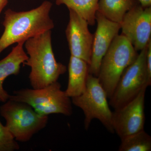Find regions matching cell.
I'll use <instances>...</instances> for the list:
<instances>
[{"label": "cell", "instance_id": "4fadbf2b", "mask_svg": "<svg viewBox=\"0 0 151 151\" xmlns=\"http://www.w3.org/2000/svg\"><path fill=\"white\" fill-rule=\"evenodd\" d=\"M89 65L83 60L70 55L68 66V84L65 91L68 97H77L85 90Z\"/></svg>", "mask_w": 151, "mask_h": 151}, {"label": "cell", "instance_id": "e0dca14e", "mask_svg": "<svg viewBox=\"0 0 151 151\" xmlns=\"http://www.w3.org/2000/svg\"><path fill=\"white\" fill-rule=\"evenodd\" d=\"M19 148L17 141L0 122V151H16Z\"/></svg>", "mask_w": 151, "mask_h": 151}, {"label": "cell", "instance_id": "ac0fdd59", "mask_svg": "<svg viewBox=\"0 0 151 151\" xmlns=\"http://www.w3.org/2000/svg\"><path fill=\"white\" fill-rule=\"evenodd\" d=\"M146 63L148 81L151 85V39L150 40L147 45Z\"/></svg>", "mask_w": 151, "mask_h": 151}, {"label": "cell", "instance_id": "ba28073f", "mask_svg": "<svg viewBox=\"0 0 151 151\" xmlns=\"http://www.w3.org/2000/svg\"><path fill=\"white\" fill-rule=\"evenodd\" d=\"M147 88H144L133 100L112 112L113 130L121 139L144 129Z\"/></svg>", "mask_w": 151, "mask_h": 151}, {"label": "cell", "instance_id": "7a4b0ae2", "mask_svg": "<svg viewBox=\"0 0 151 151\" xmlns=\"http://www.w3.org/2000/svg\"><path fill=\"white\" fill-rule=\"evenodd\" d=\"M28 58L24 64L31 68L29 79L33 89H39L57 81L66 72L65 65L58 62L52 45L51 30L29 39L24 42Z\"/></svg>", "mask_w": 151, "mask_h": 151}, {"label": "cell", "instance_id": "d6986e66", "mask_svg": "<svg viewBox=\"0 0 151 151\" xmlns=\"http://www.w3.org/2000/svg\"><path fill=\"white\" fill-rule=\"evenodd\" d=\"M143 7H149L151 6V0H137Z\"/></svg>", "mask_w": 151, "mask_h": 151}, {"label": "cell", "instance_id": "2e32d148", "mask_svg": "<svg viewBox=\"0 0 151 151\" xmlns=\"http://www.w3.org/2000/svg\"><path fill=\"white\" fill-rule=\"evenodd\" d=\"M121 140L119 151L151 150V137L144 129L126 136Z\"/></svg>", "mask_w": 151, "mask_h": 151}, {"label": "cell", "instance_id": "5bb4252c", "mask_svg": "<svg viewBox=\"0 0 151 151\" xmlns=\"http://www.w3.org/2000/svg\"><path fill=\"white\" fill-rule=\"evenodd\" d=\"M138 4L137 0H99L97 12L111 21L121 24L127 12Z\"/></svg>", "mask_w": 151, "mask_h": 151}, {"label": "cell", "instance_id": "9c48e42d", "mask_svg": "<svg viewBox=\"0 0 151 151\" xmlns=\"http://www.w3.org/2000/svg\"><path fill=\"white\" fill-rule=\"evenodd\" d=\"M122 35L128 40L136 51L146 47L151 34V7L137 5L128 11L121 23Z\"/></svg>", "mask_w": 151, "mask_h": 151}, {"label": "cell", "instance_id": "9a60e30c", "mask_svg": "<svg viewBox=\"0 0 151 151\" xmlns=\"http://www.w3.org/2000/svg\"><path fill=\"white\" fill-rule=\"evenodd\" d=\"M99 0H56L57 5H65L85 19L90 25H94Z\"/></svg>", "mask_w": 151, "mask_h": 151}, {"label": "cell", "instance_id": "ffe728a7", "mask_svg": "<svg viewBox=\"0 0 151 151\" xmlns=\"http://www.w3.org/2000/svg\"><path fill=\"white\" fill-rule=\"evenodd\" d=\"M8 2V0H0V14Z\"/></svg>", "mask_w": 151, "mask_h": 151}, {"label": "cell", "instance_id": "6da1fadb", "mask_svg": "<svg viewBox=\"0 0 151 151\" xmlns=\"http://www.w3.org/2000/svg\"><path fill=\"white\" fill-rule=\"evenodd\" d=\"M52 4L45 1L31 10L17 12L11 9L5 12L4 30L0 37V54L9 46L51 30L54 27L50 16Z\"/></svg>", "mask_w": 151, "mask_h": 151}, {"label": "cell", "instance_id": "8992f818", "mask_svg": "<svg viewBox=\"0 0 151 151\" xmlns=\"http://www.w3.org/2000/svg\"><path fill=\"white\" fill-rule=\"evenodd\" d=\"M71 98L73 105L81 108L84 112L85 129L88 130L93 119H97L108 132L115 133L108 96L97 77L89 73L84 92L79 96Z\"/></svg>", "mask_w": 151, "mask_h": 151}, {"label": "cell", "instance_id": "8fae6325", "mask_svg": "<svg viewBox=\"0 0 151 151\" xmlns=\"http://www.w3.org/2000/svg\"><path fill=\"white\" fill-rule=\"evenodd\" d=\"M96 21L97 27L93 35L89 73L97 77L101 61L112 41L119 35L121 24L111 21L98 12L96 14Z\"/></svg>", "mask_w": 151, "mask_h": 151}, {"label": "cell", "instance_id": "30bf717a", "mask_svg": "<svg viewBox=\"0 0 151 151\" xmlns=\"http://www.w3.org/2000/svg\"><path fill=\"white\" fill-rule=\"evenodd\" d=\"M68 10L69 20L65 32L70 55L83 60L89 65L93 35L89 31L87 22L74 11Z\"/></svg>", "mask_w": 151, "mask_h": 151}, {"label": "cell", "instance_id": "277c9868", "mask_svg": "<svg viewBox=\"0 0 151 151\" xmlns=\"http://www.w3.org/2000/svg\"><path fill=\"white\" fill-rule=\"evenodd\" d=\"M0 113L11 134L22 142L30 140L48 123V116L40 115L27 103L10 99L1 106Z\"/></svg>", "mask_w": 151, "mask_h": 151}, {"label": "cell", "instance_id": "3957f363", "mask_svg": "<svg viewBox=\"0 0 151 151\" xmlns=\"http://www.w3.org/2000/svg\"><path fill=\"white\" fill-rule=\"evenodd\" d=\"M138 55L137 51L124 36L114 38L101 61L97 78L108 99L113 94L121 76Z\"/></svg>", "mask_w": 151, "mask_h": 151}, {"label": "cell", "instance_id": "52a82bcc", "mask_svg": "<svg viewBox=\"0 0 151 151\" xmlns=\"http://www.w3.org/2000/svg\"><path fill=\"white\" fill-rule=\"evenodd\" d=\"M147 46L141 50L135 61L124 70L119 79L109 98V105L115 110L133 100L144 88L151 86L147 72Z\"/></svg>", "mask_w": 151, "mask_h": 151}, {"label": "cell", "instance_id": "5b68a950", "mask_svg": "<svg viewBox=\"0 0 151 151\" xmlns=\"http://www.w3.org/2000/svg\"><path fill=\"white\" fill-rule=\"evenodd\" d=\"M9 99L27 103L42 116L61 114L69 116L73 113L70 97L61 90V85L58 81L41 89L14 91Z\"/></svg>", "mask_w": 151, "mask_h": 151}, {"label": "cell", "instance_id": "7c38bea8", "mask_svg": "<svg viewBox=\"0 0 151 151\" xmlns=\"http://www.w3.org/2000/svg\"><path fill=\"white\" fill-rule=\"evenodd\" d=\"M24 42H18L8 55L0 60V101L3 103L6 102L10 95L3 87L4 81L10 76L17 75L20 72L21 65L28 58L23 48Z\"/></svg>", "mask_w": 151, "mask_h": 151}]
</instances>
